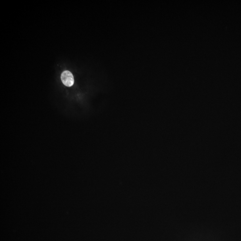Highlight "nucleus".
<instances>
[{
  "label": "nucleus",
  "mask_w": 241,
  "mask_h": 241,
  "mask_svg": "<svg viewBox=\"0 0 241 241\" xmlns=\"http://www.w3.org/2000/svg\"><path fill=\"white\" fill-rule=\"evenodd\" d=\"M62 82L67 87H71L74 83V79L72 74L69 71L63 72L61 76Z\"/></svg>",
  "instance_id": "1"
}]
</instances>
